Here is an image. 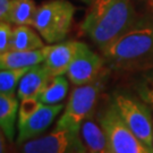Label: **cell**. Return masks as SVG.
I'll return each instance as SVG.
<instances>
[{
	"instance_id": "obj_16",
	"label": "cell",
	"mask_w": 153,
	"mask_h": 153,
	"mask_svg": "<svg viewBox=\"0 0 153 153\" xmlns=\"http://www.w3.org/2000/svg\"><path fill=\"white\" fill-rule=\"evenodd\" d=\"M38 8L34 0H11L8 23L11 25L33 26Z\"/></svg>"
},
{
	"instance_id": "obj_13",
	"label": "cell",
	"mask_w": 153,
	"mask_h": 153,
	"mask_svg": "<svg viewBox=\"0 0 153 153\" xmlns=\"http://www.w3.org/2000/svg\"><path fill=\"white\" fill-rule=\"evenodd\" d=\"M81 134L86 153H111L108 138L101 125L86 119L83 123Z\"/></svg>"
},
{
	"instance_id": "obj_9",
	"label": "cell",
	"mask_w": 153,
	"mask_h": 153,
	"mask_svg": "<svg viewBox=\"0 0 153 153\" xmlns=\"http://www.w3.org/2000/svg\"><path fill=\"white\" fill-rule=\"evenodd\" d=\"M64 109H65L64 103H42V105L35 112H33L32 116H30L24 123L17 125V129H18L17 143L22 144L42 134L53 123L56 117L64 111Z\"/></svg>"
},
{
	"instance_id": "obj_15",
	"label": "cell",
	"mask_w": 153,
	"mask_h": 153,
	"mask_svg": "<svg viewBox=\"0 0 153 153\" xmlns=\"http://www.w3.org/2000/svg\"><path fill=\"white\" fill-rule=\"evenodd\" d=\"M45 47L42 36L26 25H18L14 28L10 50H36Z\"/></svg>"
},
{
	"instance_id": "obj_19",
	"label": "cell",
	"mask_w": 153,
	"mask_h": 153,
	"mask_svg": "<svg viewBox=\"0 0 153 153\" xmlns=\"http://www.w3.org/2000/svg\"><path fill=\"white\" fill-rule=\"evenodd\" d=\"M138 93L142 100L153 111V73L144 77L138 85Z\"/></svg>"
},
{
	"instance_id": "obj_20",
	"label": "cell",
	"mask_w": 153,
	"mask_h": 153,
	"mask_svg": "<svg viewBox=\"0 0 153 153\" xmlns=\"http://www.w3.org/2000/svg\"><path fill=\"white\" fill-rule=\"evenodd\" d=\"M13 34H14V28H11L10 23H0V55L10 51Z\"/></svg>"
},
{
	"instance_id": "obj_8",
	"label": "cell",
	"mask_w": 153,
	"mask_h": 153,
	"mask_svg": "<svg viewBox=\"0 0 153 153\" xmlns=\"http://www.w3.org/2000/svg\"><path fill=\"white\" fill-rule=\"evenodd\" d=\"M102 67L103 59L82 42L66 75L75 86L85 85L98 78Z\"/></svg>"
},
{
	"instance_id": "obj_21",
	"label": "cell",
	"mask_w": 153,
	"mask_h": 153,
	"mask_svg": "<svg viewBox=\"0 0 153 153\" xmlns=\"http://www.w3.org/2000/svg\"><path fill=\"white\" fill-rule=\"evenodd\" d=\"M11 8V0H0V21L8 22Z\"/></svg>"
},
{
	"instance_id": "obj_2",
	"label": "cell",
	"mask_w": 153,
	"mask_h": 153,
	"mask_svg": "<svg viewBox=\"0 0 153 153\" xmlns=\"http://www.w3.org/2000/svg\"><path fill=\"white\" fill-rule=\"evenodd\" d=\"M109 65L118 69L153 64V14L137 17L120 38L103 51Z\"/></svg>"
},
{
	"instance_id": "obj_3",
	"label": "cell",
	"mask_w": 153,
	"mask_h": 153,
	"mask_svg": "<svg viewBox=\"0 0 153 153\" xmlns=\"http://www.w3.org/2000/svg\"><path fill=\"white\" fill-rule=\"evenodd\" d=\"M75 14L74 5L67 0H50L38 8L33 27L49 44L61 42L68 34Z\"/></svg>"
},
{
	"instance_id": "obj_5",
	"label": "cell",
	"mask_w": 153,
	"mask_h": 153,
	"mask_svg": "<svg viewBox=\"0 0 153 153\" xmlns=\"http://www.w3.org/2000/svg\"><path fill=\"white\" fill-rule=\"evenodd\" d=\"M103 84L100 79L79 85L73 90L68 103L57 121L56 127L81 131L83 123L92 114Z\"/></svg>"
},
{
	"instance_id": "obj_6",
	"label": "cell",
	"mask_w": 153,
	"mask_h": 153,
	"mask_svg": "<svg viewBox=\"0 0 153 153\" xmlns=\"http://www.w3.org/2000/svg\"><path fill=\"white\" fill-rule=\"evenodd\" d=\"M114 101L128 128L153 151V120L148 104L127 94L116 95Z\"/></svg>"
},
{
	"instance_id": "obj_12",
	"label": "cell",
	"mask_w": 153,
	"mask_h": 153,
	"mask_svg": "<svg viewBox=\"0 0 153 153\" xmlns=\"http://www.w3.org/2000/svg\"><path fill=\"white\" fill-rule=\"evenodd\" d=\"M50 49H51V44L36 50H25V51L10 50L6 53L0 55V68L1 69L24 68V67H33L43 64Z\"/></svg>"
},
{
	"instance_id": "obj_23",
	"label": "cell",
	"mask_w": 153,
	"mask_h": 153,
	"mask_svg": "<svg viewBox=\"0 0 153 153\" xmlns=\"http://www.w3.org/2000/svg\"><path fill=\"white\" fill-rule=\"evenodd\" d=\"M82 2H85V4H91L92 2V0H81Z\"/></svg>"
},
{
	"instance_id": "obj_14",
	"label": "cell",
	"mask_w": 153,
	"mask_h": 153,
	"mask_svg": "<svg viewBox=\"0 0 153 153\" xmlns=\"http://www.w3.org/2000/svg\"><path fill=\"white\" fill-rule=\"evenodd\" d=\"M19 103L15 94L0 93V126L2 135L11 142L15 136V124L18 115Z\"/></svg>"
},
{
	"instance_id": "obj_11",
	"label": "cell",
	"mask_w": 153,
	"mask_h": 153,
	"mask_svg": "<svg viewBox=\"0 0 153 153\" xmlns=\"http://www.w3.org/2000/svg\"><path fill=\"white\" fill-rule=\"evenodd\" d=\"M51 74L44 64L33 66L23 76L17 88V98L19 100L38 98L51 79Z\"/></svg>"
},
{
	"instance_id": "obj_17",
	"label": "cell",
	"mask_w": 153,
	"mask_h": 153,
	"mask_svg": "<svg viewBox=\"0 0 153 153\" xmlns=\"http://www.w3.org/2000/svg\"><path fill=\"white\" fill-rule=\"evenodd\" d=\"M68 92V79L64 75L51 77L38 99L44 104H58L66 98Z\"/></svg>"
},
{
	"instance_id": "obj_7",
	"label": "cell",
	"mask_w": 153,
	"mask_h": 153,
	"mask_svg": "<svg viewBox=\"0 0 153 153\" xmlns=\"http://www.w3.org/2000/svg\"><path fill=\"white\" fill-rule=\"evenodd\" d=\"M18 153H86L79 131L56 127L49 134L19 144Z\"/></svg>"
},
{
	"instance_id": "obj_1",
	"label": "cell",
	"mask_w": 153,
	"mask_h": 153,
	"mask_svg": "<svg viewBox=\"0 0 153 153\" xmlns=\"http://www.w3.org/2000/svg\"><path fill=\"white\" fill-rule=\"evenodd\" d=\"M136 19L131 0H92L81 28L103 52Z\"/></svg>"
},
{
	"instance_id": "obj_18",
	"label": "cell",
	"mask_w": 153,
	"mask_h": 153,
	"mask_svg": "<svg viewBox=\"0 0 153 153\" xmlns=\"http://www.w3.org/2000/svg\"><path fill=\"white\" fill-rule=\"evenodd\" d=\"M31 67L24 68H9L0 71V93L1 94H15L23 76Z\"/></svg>"
},
{
	"instance_id": "obj_4",
	"label": "cell",
	"mask_w": 153,
	"mask_h": 153,
	"mask_svg": "<svg viewBox=\"0 0 153 153\" xmlns=\"http://www.w3.org/2000/svg\"><path fill=\"white\" fill-rule=\"evenodd\" d=\"M99 124L107 135L111 153H153L128 128L118 112L115 101L101 112Z\"/></svg>"
},
{
	"instance_id": "obj_10",
	"label": "cell",
	"mask_w": 153,
	"mask_h": 153,
	"mask_svg": "<svg viewBox=\"0 0 153 153\" xmlns=\"http://www.w3.org/2000/svg\"><path fill=\"white\" fill-rule=\"evenodd\" d=\"M81 44L82 42L79 41H66L51 44V49L43 62L51 76L55 77L67 74Z\"/></svg>"
},
{
	"instance_id": "obj_22",
	"label": "cell",
	"mask_w": 153,
	"mask_h": 153,
	"mask_svg": "<svg viewBox=\"0 0 153 153\" xmlns=\"http://www.w3.org/2000/svg\"><path fill=\"white\" fill-rule=\"evenodd\" d=\"M149 5H150L151 9H152V13H153V0H149Z\"/></svg>"
}]
</instances>
